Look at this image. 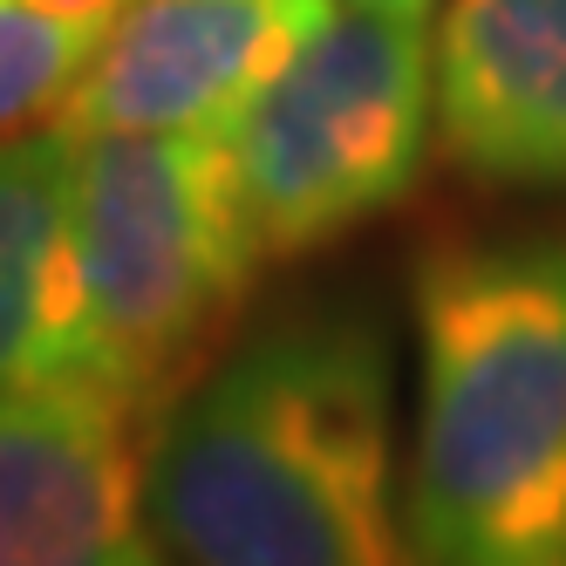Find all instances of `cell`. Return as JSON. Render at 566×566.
Here are the masks:
<instances>
[{
  "mask_svg": "<svg viewBox=\"0 0 566 566\" xmlns=\"http://www.w3.org/2000/svg\"><path fill=\"white\" fill-rule=\"evenodd\" d=\"M96 49H103L96 28L55 21L34 0H0V137L49 109H69Z\"/></svg>",
  "mask_w": 566,
  "mask_h": 566,
  "instance_id": "9",
  "label": "cell"
},
{
  "mask_svg": "<svg viewBox=\"0 0 566 566\" xmlns=\"http://www.w3.org/2000/svg\"><path fill=\"white\" fill-rule=\"evenodd\" d=\"M144 512L178 566H423L382 314L328 294L239 335L157 417Z\"/></svg>",
  "mask_w": 566,
  "mask_h": 566,
  "instance_id": "1",
  "label": "cell"
},
{
  "mask_svg": "<svg viewBox=\"0 0 566 566\" xmlns=\"http://www.w3.org/2000/svg\"><path fill=\"white\" fill-rule=\"evenodd\" d=\"M335 0H137L75 83L69 130H232Z\"/></svg>",
  "mask_w": 566,
  "mask_h": 566,
  "instance_id": "6",
  "label": "cell"
},
{
  "mask_svg": "<svg viewBox=\"0 0 566 566\" xmlns=\"http://www.w3.org/2000/svg\"><path fill=\"white\" fill-rule=\"evenodd\" d=\"M42 14H55V21H75V28H96V34H109L116 21H124L137 0H34Z\"/></svg>",
  "mask_w": 566,
  "mask_h": 566,
  "instance_id": "10",
  "label": "cell"
},
{
  "mask_svg": "<svg viewBox=\"0 0 566 566\" xmlns=\"http://www.w3.org/2000/svg\"><path fill=\"white\" fill-rule=\"evenodd\" d=\"M437 130V49L423 14L328 8L294 62L232 124L266 260L335 247L423 178Z\"/></svg>",
  "mask_w": 566,
  "mask_h": 566,
  "instance_id": "4",
  "label": "cell"
},
{
  "mask_svg": "<svg viewBox=\"0 0 566 566\" xmlns=\"http://www.w3.org/2000/svg\"><path fill=\"white\" fill-rule=\"evenodd\" d=\"M361 8H402V14H430V0H361Z\"/></svg>",
  "mask_w": 566,
  "mask_h": 566,
  "instance_id": "11",
  "label": "cell"
},
{
  "mask_svg": "<svg viewBox=\"0 0 566 566\" xmlns=\"http://www.w3.org/2000/svg\"><path fill=\"white\" fill-rule=\"evenodd\" d=\"M437 144L492 191H566V0H451Z\"/></svg>",
  "mask_w": 566,
  "mask_h": 566,
  "instance_id": "7",
  "label": "cell"
},
{
  "mask_svg": "<svg viewBox=\"0 0 566 566\" xmlns=\"http://www.w3.org/2000/svg\"><path fill=\"white\" fill-rule=\"evenodd\" d=\"M75 130L0 137V396L90 369L69 226Z\"/></svg>",
  "mask_w": 566,
  "mask_h": 566,
  "instance_id": "8",
  "label": "cell"
},
{
  "mask_svg": "<svg viewBox=\"0 0 566 566\" xmlns=\"http://www.w3.org/2000/svg\"><path fill=\"white\" fill-rule=\"evenodd\" d=\"M90 376L157 423L266 266L232 130H75L69 178Z\"/></svg>",
  "mask_w": 566,
  "mask_h": 566,
  "instance_id": "3",
  "label": "cell"
},
{
  "mask_svg": "<svg viewBox=\"0 0 566 566\" xmlns=\"http://www.w3.org/2000/svg\"><path fill=\"white\" fill-rule=\"evenodd\" d=\"M423 566H566V226L437 239L410 280Z\"/></svg>",
  "mask_w": 566,
  "mask_h": 566,
  "instance_id": "2",
  "label": "cell"
},
{
  "mask_svg": "<svg viewBox=\"0 0 566 566\" xmlns=\"http://www.w3.org/2000/svg\"><path fill=\"white\" fill-rule=\"evenodd\" d=\"M0 566H178L144 512L137 410L90 369L0 396Z\"/></svg>",
  "mask_w": 566,
  "mask_h": 566,
  "instance_id": "5",
  "label": "cell"
}]
</instances>
